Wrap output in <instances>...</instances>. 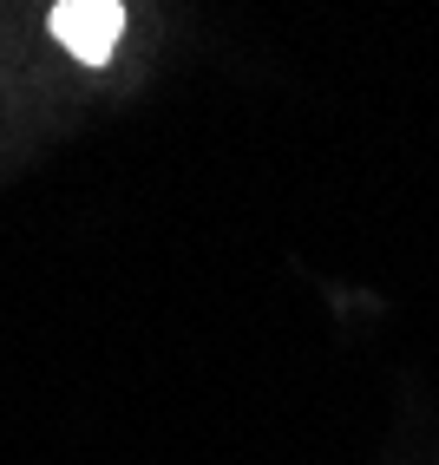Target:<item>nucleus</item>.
I'll return each instance as SVG.
<instances>
[{
    "label": "nucleus",
    "mask_w": 439,
    "mask_h": 465,
    "mask_svg": "<svg viewBox=\"0 0 439 465\" xmlns=\"http://www.w3.org/2000/svg\"><path fill=\"white\" fill-rule=\"evenodd\" d=\"M53 34H59V46H73L85 66H105L118 34H125V0H59Z\"/></svg>",
    "instance_id": "1"
}]
</instances>
